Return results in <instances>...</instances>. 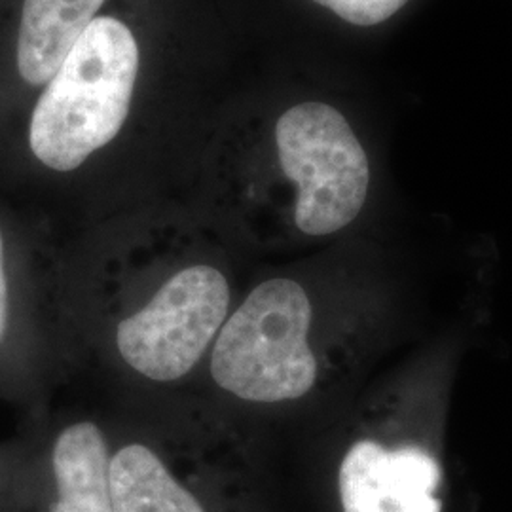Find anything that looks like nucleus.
I'll return each mask as SVG.
<instances>
[{"label":"nucleus","mask_w":512,"mask_h":512,"mask_svg":"<svg viewBox=\"0 0 512 512\" xmlns=\"http://www.w3.org/2000/svg\"><path fill=\"white\" fill-rule=\"evenodd\" d=\"M439 461L420 446L355 442L338 469L342 512H442Z\"/></svg>","instance_id":"obj_5"},{"label":"nucleus","mask_w":512,"mask_h":512,"mask_svg":"<svg viewBox=\"0 0 512 512\" xmlns=\"http://www.w3.org/2000/svg\"><path fill=\"white\" fill-rule=\"evenodd\" d=\"M137 69L128 27L109 16L93 19L33 110L29 145L38 160L73 171L109 145L128 118Z\"/></svg>","instance_id":"obj_1"},{"label":"nucleus","mask_w":512,"mask_h":512,"mask_svg":"<svg viewBox=\"0 0 512 512\" xmlns=\"http://www.w3.org/2000/svg\"><path fill=\"white\" fill-rule=\"evenodd\" d=\"M114 512H209L152 448L133 442L110 456Z\"/></svg>","instance_id":"obj_8"},{"label":"nucleus","mask_w":512,"mask_h":512,"mask_svg":"<svg viewBox=\"0 0 512 512\" xmlns=\"http://www.w3.org/2000/svg\"><path fill=\"white\" fill-rule=\"evenodd\" d=\"M105 0H23L18 69L33 86L46 84L90 27Z\"/></svg>","instance_id":"obj_6"},{"label":"nucleus","mask_w":512,"mask_h":512,"mask_svg":"<svg viewBox=\"0 0 512 512\" xmlns=\"http://www.w3.org/2000/svg\"><path fill=\"white\" fill-rule=\"evenodd\" d=\"M285 177L296 186L294 222L308 236L344 230L365 207L370 164L342 112L327 103H300L275 124Z\"/></svg>","instance_id":"obj_3"},{"label":"nucleus","mask_w":512,"mask_h":512,"mask_svg":"<svg viewBox=\"0 0 512 512\" xmlns=\"http://www.w3.org/2000/svg\"><path fill=\"white\" fill-rule=\"evenodd\" d=\"M357 27H376L399 14L410 0H313Z\"/></svg>","instance_id":"obj_9"},{"label":"nucleus","mask_w":512,"mask_h":512,"mask_svg":"<svg viewBox=\"0 0 512 512\" xmlns=\"http://www.w3.org/2000/svg\"><path fill=\"white\" fill-rule=\"evenodd\" d=\"M230 285L213 266L196 264L171 275L143 310L116 329V346L135 372L154 382L186 376L219 334Z\"/></svg>","instance_id":"obj_4"},{"label":"nucleus","mask_w":512,"mask_h":512,"mask_svg":"<svg viewBox=\"0 0 512 512\" xmlns=\"http://www.w3.org/2000/svg\"><path fill=\"white\" fill-rule=\"evenodd\" d=\"M109 444L92 421L63 429L52 450L54 497L48 512H114Z\"/></svg>","instance_id":"obj_7"},{"label":"nucleus","mask_w":512,"mask_h":512,"mask_svg":"<svg viewBox=\"0 0 512 512\" xmlns=\"http://www.w3.org/2000/svg\"><path fill=\"white\" fill-rule=\"evenodd\" d=\"M8 327V285H6V274H4V239L0 232V342L6 334Z\"/></svg>","instance_id":"obj_10"},{"label":"nucleus","mask_w":512,"mask_h":512,"mask_svg":"<svg viewBox=\"0 0 512 512\" xmlns=\"http://www.w3.org/2000/svg\"><path fill=\"white\" fill-rule=\"evenodd\" d=\"M311 302L300 283L274 277L224 321L211 355L213 380L251 403L296 401L317 380L308 344Z\"/></svg>","instance_id":"obj_2"}]
</instances>
